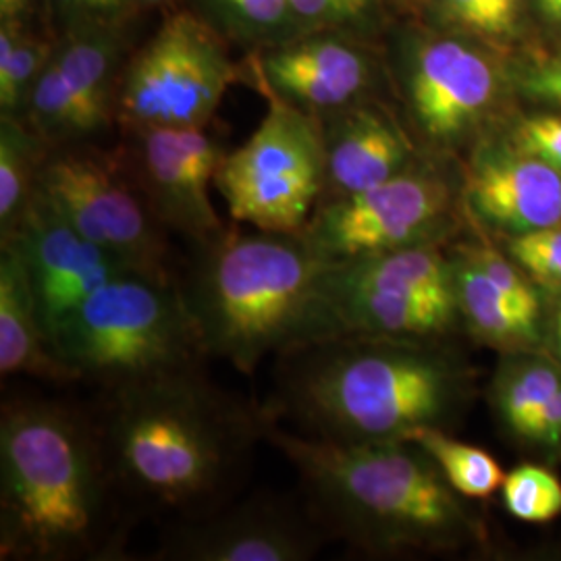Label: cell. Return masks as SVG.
Returning <instances> with one entry per match:
<instances>
[{"label": "cell", "instance_id": "13", "mask_svg": "<svg viewBox=\"0 0 561 561\" xmlns=\"http://www.w3.org/2000/svg\"><path fill=\"white\" fill-rule=\"evenodd\" d=\"M125 36L121 23L60 36L27 102L23 119L50 148L94 144L117 119Z\"/></svg>", "mask_w": 561, "mask_h": 561}, {"label": "cell", "instance_id": "8", "mask_svg": "<svg viewBox=\"0 0 561 561\" xmlns=\"http://www.w3.org/2000/svg\"><path fill=\"white\" fill-rule=\"evenodd\" d=\"M466 227L461 162L426 152L391 180L322 201L301 236L322 256L347 261L422 243H447Z\"/></svg>", "mask_w": 561, "mask_h": 561}, {"label": "cell", "instance_id": "29", "mask_svg": "<svg viewBox=\"0 0 561 561\" xmlns=\"http://www.w3.org/2000/svg\"><path fill=\"white\" fill-rule=\"evenodd\" d=\"M516 101L561 111V46L507 60Z\"/></svg>", "mask_w": 561, "mask_h": 561}, {"label": "cell", "instance_id": "32", "mask_svg": "<svg viewBox=\"0 0 561 561\" xmlns=\"http://www.w3.org/2000/svg\"><path fill=\"white\" fill-rule=\"evenodd\" d=\"M542 291L561 287V222L514 238H493Z\"/></svg>", "mask_w": 561, "mask_h": 561}, {"label": "cell", "instance_id": "35", "mask_svg": "<svg viewBox=\"0 0 561 561\" xmlns=\"http://www.w3.org/2000/svg\"><path fill=\"white\" fill-rule=\"evenodd\" d=\"M528 18L539 25L547 41L561 46V0H528Z\"/></svg>", "mask_w": 561, "mask_h": 561}, {"label": "cell", "instance_id": "14", "mask_svg": "<svg viewBox=\"0 0 561 561\" xmlns=\"http://www.w3.org/2000/svg\"><path fill=\"white\" fill-rule=\"evenodd\" d=\"M121 162L154 219L202 245L227 229L210 185L227 150L206 127H127Z\"/></svg>", "mask_w": 561, "mask_h": 561}, {"label": "cell", "instance_id": "3", "mask_svg": "<svg viewBox=\"0 0 561 561\" xmlns=\"http://www.w3.org/2000/svg\"><path fill=\"white\" fill-rule=\"evenodd\" d=\"M264 442L294 463L306 505L329 537L362 553L442 556L486 542L470 500L414 442H327L287 431L268 414Z\"/></svg>", "mask_w": 561, "mask_h": 561}, {"label": "cell", "instance_id": "37", "mask_svg": "<svg viewBox=\"0 0 561 561\" xmlns=\"http://www.w3.org/2000/svg\"><path fill=\"white\" fill-rule=\"evenodd\" d=\"M164 2L167 0H138V4H144V7H161Z\"/></svg>", "mask_w": 561, "mask_h": 561}, {"label": "cell", "instance_id": "16", "mask_svg": "<svg viewBox=\"0 0 561 561\" xmlns=\"http://www.w3.org/2000/svg\"><path fill=\"white\" fill-rule=\"evenodd\" d=\"M327 537L308 505L254 495L175 522L150 560L308 561L317 558Z\"/></svg>", "mask_w": 561, "mask_h": 561}, {"label": "cell", "instance_id": "36", "mask_svg": "<svg viewBox=\"0 0 561 561\" xmlns=\"http://www.w3.org/2000/svg\"><path fill=\"white\" fill-rule=\"evenodd\" d=\"M34 0H0V21H23Z\"/></svg>", "mask_w": 561, "mask_h": 561}, {"label": "cell", "instance_id": "38", "mask_svg": "<svg viewBox=\"0 0 561 561\" xmlns=\"http://www.w3.org/2000/svg\"><path fill=\"white\" fill-rule=\"evenodd\" d=\"M134 2H136V4H138V0H134Z\"/></svg>", "mask_w": 561, "mask_h": 561}, {"label": "cell", "instance_id": "7", "mask_svg": "<svg viewBox=\"0 0 561 561\" xmlns=\"http://www.w3.org/2000/svg\"><path fill=\"white\" fill-rule=\"evenodd\" d=\"M403 119L431 154L460 161L510 117L516 101L502 53L482 42L428 27L401 44Z\"/></svg>", "mask_w": 561, "mask_h": 561}, {"label": "cell", "instance_id": "12", "mask_svg": "<svg viewBox=\"0 0 561 561\" xmlns=\"http://www.w3.org/2000/svg\"><path fill=\"white\" fill-rule=\"evenodd\" d=\"M38 192L83 238L148 277L178 279L169 268V231L154 219L121 157H111L94 144L50 148Z\"/></svg>", "mask_w": 561, "mask_h": 561}, {"label": "cell", "instance_id": "6", "mask_svg": "<svg viewBox=\"0 0 561 561\" xmlns=\"http://www.w3.org/2000/svg\"><path fill=\"white\" fill-rule=\"evenodd\" d=\"M53 347L80 381L106 389L206 358L180 279L127 275L96 289L53 333Z\"/></svg>", "mask_w": 561, "mask_h": 561}, {"label": "cell", "instance_id": "15", "mask_svg": "<svg viewBox=\"0 0 561 561\" xmlns=\"http://www.w3.org/2000/svg\"><path fill=\"white\" fill-rule=\"evenodd\" d=\"M447 252L461 333L497 354L542 347L545 291L520 264L470 222Z\"/></svg>", "mask_w": 561, "mask_h": 561}, {"label": "cell", "instance_id": "2", "mask_svg": "<svg viewBox=\"0 0 561 561\" xmlns=\"http://www.w3.org/2000/svg\"><path fill=\"white\" fill-rule=\"evenodd\" d=\"M271 419L340 443L400 442L454 431L477 398V368L454 340L343 333L279 358Z\"/></svg>", "mask_w": 561, "mask_h": 561}, {"label": "cell", "instance_id": "30", "mask_svg": "<svg viewBox=\"0 0 561 561\" xmlns=\"http://www.w3.org/2000/svg\"><path fill=\"white\" fill-rule=\"evenodd\" d=\"M306 32H341L356 36L375 25L382 0H287Z\"/></svg>", "mask_w": 561, "mask_h": 561}, {"label": "cell", "instance_id": "19", "mask_svg": "<svg viewBox=\"0 0 561 561\" xmlns=\"http://www.w3.org/2000/svg\"><path fill=\"white\" fill-rule=\"evenodd\" d=\"M7 241L20 250L50 343L60 321L102 285L144 275L134 264L83 238L38 190Z\"/></svg>", "mask_w": 561, "mask_h": 561}, {"label": "cell", "instance_id": "27", "mask_svg": "<svg viewBox=\"0 0 561 561\" xmlns=\"http://www.w3.org/2000/svg\"><path fill=\"white\" fill-rule=\"evenodd\" d=\"M206 18L236 41L261 48L304 34L287 0H198Z\"/></svg>", "mask_w": 561, "mask_h": 561}, {"label": "cell", "instance_id": "25", "mask_svg": "<svg viewBox=\"0 0 561 561\" xmlns=\"http://www.w3.org/2000/svg\"><path fill=\"white\" fill-rule=\"evenodd\" d=\"M408 442L422 447L449 486L470 502H486L500 493L505 470L486 449L463 443L445 428H421Z\"/></svg>", "mask_w": 561, "mask_h": 561}, {"label": "cell", "instance_id": "34", "mask_svg": "<svg viewBox=\"0 0 561 561\" xmlns=\"http://www.w3.org/2000/svg\"><path fill=\"white\" fill-rule=\"evenodd\" d=\"M542 347L561 362V287L545 291Z\"/></svg>", "mask_w": 561, "mask_h": 561}, {"label": "cell", "instance_id": "33", "mask_svg": "<svg viewBox=\"0 0 561 561\" xmlns=\"http://www.w3.org/2000/svg\"><path fill=\"white\" fill-rule=\"evenodd\" d=\"M53 18L59 23L62 34L101 25L121 23L127 11L136 4L134 0H46Z\"/></svg>", "mask_w": 561, "mask_h": 561}, {"label": "cell", "instance_id": "11", "mask_svg": "<svg viewBox=\"0 0 561 561\" xmlns=\"http://www.w3.org/2000/svg\"><path fill=\"white\" fill-rule=\"evenodd\" d=\"M238 69L208 21L175 13L125 62L117 119L127 127H206Z\"/></svg>", "mask_w": 561, "mask_h": 561}, {"label": "cell", "instance_id": "24", "mask_svg": "<svg viewBox=\"0 0 561 561\" xmlns=\"http://www.w3.org/2000/svg\"><path fill=\"white\" fill-rule=\"evenodd\" d=\"M431 27L461 34L505 53L520 41L528 0H426Z\"/></svg>", "mask_w": 561, "mask_h": 561}, {"label": "cell", "instance_id": "22", "mask_svg": "<svg viewBox=\"0 0 561 561\" xmlns=\"http://www.w3.org/2000/svg\"><path fill=\"white\" fill-rule=\"evenodd\" d=\"M560 391L561 362L545 347L520 350L500 354L486 400L503 433L530 449L542 414Z\"/></svg>", "mask_w": 561, "mask_h": 561}, {"label": "cell", "instance_id": "26", "mask_svg": "<svg viewBox=\"0 0 561 561\" xmlns=\"http://www.w3.org/2000/svg\"><path fill=\"white\" fill-rule=\"evenodd\" d=\"M55 44L25 32L23 21H0V115L23 117Z\"/></svg>", "mask_w": 561, "mask_h": 561}, {"label": "cell", "instance_id": "5", "mask_svg": "<svg viewBox=\"0 0 561 561\" xmlns=\"http://www.w3.org/2000/svg\"><path fill=\"white\" fill-rule=\"evenodd\" d=\"M101 435L50 400H13L0 414V560H108L115 553Z\"/></svg>", "mask_w": 561, "mask_h": 561}, {"label": "cell", "instance_id": "17", "mask_svg": "<svg viewBox=\"0 0 561 561\" xmlns=\"http://www.w3.org/2000/svg\"><path fill=\"white\" fill-rule=\"evenodd\" d=\"M256 85L321 119L356 102L379 99L381 67L358 36L306 32L252 57Z\"/></svg>", "mask_w": 561, "mask_h": 561}, {"label": "cell", "instance_id": "18", "mask_svg": "<svg viewBox=\"0 0 561 561\" xmlns=\"http://www.w3.org/2000/svg\"><path fill=\"white\" fill-rule=\"evenodd\" d=\"M468 222L491 238H514L561 222V171L524 152L500 131L461 159Z\"/></svg>", "mask_w": 561, "mask_h": 561}, {"label": "cell", "instance_id": "10", "mask_svg": "<svg viewBox=\"0 0 561 561\" xmlns=\"http://www.w3.org/2000/svg\"><path fill=\"white\" fill-rule=\"evenodd\" d=\"M447 243L335 262L331 289L341 331L424 341L463 335Z\"/></svg>", "mask_w": 561, "mask_h": 561}, {"label": "cell", "instance_id": "4", "mask_svg": "<svg viewBox=\"0 0 561 561\" xmlns=\"http://www.w3.org/2000/svg\"><path fill=\"white\" fill-rule=\"evenodd\" d=\"M335 262L301 233L227 227L194 245L180 287L206 358L252 375L268 356L343 335L331 289Z\"/></svg>", "mask_w": 561, "mask_h": 561}, {"label": "cell", "instance_id": "31", "mask_svg": "<svg viewBox=\"0 0 561 561\" xmlns=\"http://www.w3.org/2000/svg\"><path fill=\"white\" fill-rule=\"evenodd\" d=\"M505 140L561 171V111H512L497 129Z\"/></svg>", "mask_w": 561, "mask_h": 561}, {"label": "cell", "instance_id": "28", "mask_svg": "<svg viewBox=\"0 0 561 561\" xmlns=\"http://www.w3.org/2000/svg\"><path fill=\"white\" fill-rule=\"evenodd\" d=\"M503 510L524 524H549L561 516V479L551 463L522 461L505 472Z\"/></svg>", "mask_w": 561, "mask_h": 561}, {"label": "cell", "instance_id": "23", "mask_svg": "<svg viewBox=\"0 0 561 561\" xmlns=\"http://www.w3.org/2000/svg\"><path fill=\"white\" fill-rule=\"evenodd\" d=\"M48 150L23 117L0 115V241L13 236L34 198Z\"/></svg>", "mask_w": 561, "mask_h": 561}, {"label": "cell", "instance_id": "21", "mask_svg": "<svg viewBox=\"0 0 561 561\" xmlns=\"http://www.w3.org/2000/svg\"><path fill=\"white\" fill-rule=\"evenodd\" d=\"M0 375L59 385L80 381L50 343L27 268L13 241L0 243Z\"/></svg>", "mask_w": 561, "mask_h": 561}, {"label": "cell", "instance_id": "20", "mask_svg": "<svg viewBox=\"0 0 561 561\" xmlns=\"http://www.w3.org/2000/svg\"><path fill=\"white\" fill-rule=\"evenodd\" d=\"M319 123L324 146L321 202L379 185L426 154L405 119L381 99L356 102Z\"/></svg>", "mask_w": 561, "mask_h": 561}, {"label": "cell", "instance_id": "9", "mask_svg": "<svg viewBox=\"0 0 561 561\" xmlns=\"http://www.w3.org/2000/svg\"><path fill=\"white\" fill-rule=\"evenodd\" d=\"M264 99V119L245 144L225 154L215 187L233 221L301 233L324 192L321 123L277 96Z\"/></svg>", "mask_w": 561, "mask_h": 561}, {"label": "cell", "instance_id": "1", "mask_svg": "<svg viewBox=\"0 0 561 561\" xmlns=\"http://www.w3.org/2000/svg\"><path fill=\"white\" fill-rule=\"evenodd\" d=\"M264 422V408L192 366L106 389L96 428L115 491L183 520L225 505Z\"/></svg>", "mask_w": 561, "mask_h": 561}]
</instances>
